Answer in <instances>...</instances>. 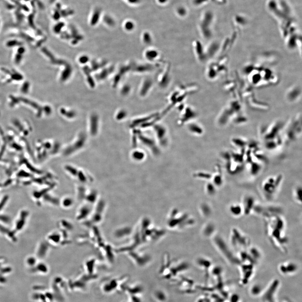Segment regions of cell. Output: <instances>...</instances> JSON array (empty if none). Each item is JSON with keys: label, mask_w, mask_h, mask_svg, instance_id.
Segmentation results:
<instances>
[{"label": "cell", "mask_w": 302, "mask_h": 302, "mask_svg": "<svg viewBox=\"0 0 302 302\" xmlns=\"http://www.w3.org/2000/svg\"><path fill=\"white\" fill-rule=\"evenodd\" d=\"M261 288L258 286H255L253 288L252 292L253 294L257 295L259 294L260 292Z\"/></svg>", "instance_id": "7"}, {"label": "cell", "mask_w": 302, "mask_h": 302, "mask_svg": "<svg viewBox=\"0 0 302 302\" xmlns=\"http://www.w3.org/2000/svg\"><path fill=\"white\" fill-rule=\"evenodd\" d=\"M167 1V0H158L159 2L160 3H162V4L166 3V2Z\"/></svg>", "instance_id": "11"}, {"label": "cell", "mask_w": 302, "mask_h": 302, "mask_svg": "<svg viewBox=\"0 0 302 302\" xmlns=\"http://www.w3.org/2000/svg\"><path fill=\"white\" fill-rule=\"evenodd\" d=\"M239 296L236 294L233 295L231 296L230 299V302H238L239 301Z\"/></svg>", "instance_id": "8"}, {"label": "cell", "mask_w": 302, "mask_h": 302, "mask_svg": "<svg viewBox=\"0 0 302 302\" xmlns=\"http://www.w3.org/2000/svg\"><path fill=\"white\" fill-rule=\"evenodd\" d=\"M280 269L282 273L284 274L292 273L295 272L297 269L296 265L294 263L289 262L283 264L280 267Z\"/></svg>", "instance_id": "2"}, {"label": "cell", "mask_w": 302, "mask_h": 302, "mask_svg": "<svg viewBox=\"0 0 302 302\" xmlns=\"http://www.w3.org/2000/svg\"><path fill=\"white\" fill-rule=\"evenodd\" d=\"M155 296L156 299L159 301L163 302L165 301L167 299L166 294L162 291H158L156 292Z\"/></svg>", "instance_id": "5"}, {"label": "cell", "mask_w": 302, "mask_h": 302, "mask_svg": "<svg viewBox=\"0 0 302 302\" xmlns=\"http://www.w3.org/2000/svg\"><path fill=\"white\" fill-rule=\"evenodd\" d=\"M229 212L233 216L238 217L244 214L242 205L238 204H232L229 208Z\"/></svg>", "instance_id": "3"}, {"label": "cell", "mask_w": 302, "mask_h": 302, "mask_svg": "<svg viewBox=\"0 0 302 302\" xmlns=\"http://www.w3.org/2000/svg\"><path fill=\"white\" fill-rule=\"evenodd\" d=\"M87 58L86 57H83L82 58L80 59L81 62H82V63H85V62L87 61Z\"/></svg>", "instance_id": "10"}, {"label": "cell", "mask_w": 302, "mask_h": 302, "mask_svg": "<svg viewBox=\"0 0 302 302\" xmlns=\"http://www.w3.org/2000/svg\"><path fill=\"white\" fill-rule=\"evenodd\" d=\"M249 254L253 260L259 259L261 256L260 252L257 248H251Z\"/></svg>", "instance_id": "4"}, {"label": "cell", "mask_w": 302, "mask_h": 302, "mask_svg": "<svg viewBox=\"0 0 302 302\" xmlns=\"http://www.w3.org/2000/svg\"><path fill=\"white\" fill-rule=\"evenodd\" d=\"M133 25L132 23H127L126 25V28H127V29H131L133 27Z\"/></svg>", "instance_id": "9"}, {"label": "cell", "mask_w": 302, "mask_h": 302, "mask_svg": "<svg viewBox=\"0 0 302 302\" xmlns=\"http://www.w3.org/2000/svg\"><path fill=\"white\" fill-rule=\"evenodd\" d=\"M242 205L244 210V214L246 215H248L253 210L255 206L254 199L251 197H247L244 199V203Z\"/></svg>", "instance_id": "1"}, {"label": "cell", "mask_w": 302, "mask_h": 302, "mask_svg": "<svg viewBox=\"0 0 302 302\" xmlns=\"http://www.w3.org/2000/svg\"><path fill=\"white\" fill-rule=\"evenodd\" d=\"M295 197L296 200L298 202L301 203L302 201V189L301 188H298L295 191Z\"/></svg>", "instance_id": "6"}]
</instances>
